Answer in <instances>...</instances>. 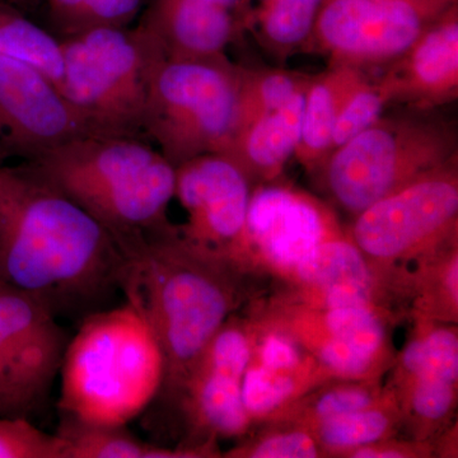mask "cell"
<instances>
[{
	"label": "cell",
	"mask_w": 458,
	"mask_h": 458,
	"mask_svg": "<svg viewBox=\"0 0 458 458\" xmlns=\"http://www.w3.org/2000/svg\"><path fill=\"white\" fill-rule=\"evenodd\" d=\"M126 267L106 229L31 165L0 161V285L83 319L123 293Z\"/></svg>",
	"instance_id": "obj_1"
},
{
	"label": "cell",
	"mask_w": 458,
	"mask_h": 458,
	"mask_svg": "<svg viewBox=\"0 0 458 458\" xmlns=\"http://www.w3.org/2000/svg\"><path fill=\"white\" fill-rule=\"evenodd\" d=\"M123 297L141 310L161 345V393L177 401L190 370L216 331L251 300L250 276L180 237L179 229L126 254Z\"/></svg>",
	"instance_id": "obj_2"
},
{
	"label": "cell",
	"mask_w": 458,
	"mask_h": 458,
	"mask_svg": "<svg viewBox=\"0 0 458 458\" xmlns=\"http://www.w3.org/2000/svg\"><path fill=\"white\" fill-rule=\"evenodd\" d=\"M116 241L123 254L172 233L176 167L140 137L84 135L26 162Z\"/></svg>",
	"instance_id": "obj_3"
},
{
	"label": "cell",
	"mask_w": 458,
	"mask_h": 458,
	"mask_svg": "<svg viewBox=\"0 0 458 458\" xmlns=\"http://www.w3.org/2000/svg\"><path fill=\"white\" fill-rule=\"evenodd\" d=\"M59 409L65 420L125 427L161 393L165 360L140 304L90 313L69 339L60 369Z\"/></svg>",
	"instance_id": "obj_4"
},
{
	"label": "cell",
	"mask_w": 458,
	"mask_h": 458,
	"mask_svg": "<svg viewBox=\"0 0 458 458\" xmlns=\"http://www.w3.org/2000/svg\"><path fill=\"white\" fill-rule=\"evenodd\" d=\"M241 71L225 55L171 57L157 49L143 134L174 167L227 152L236 128Z\"/></svg>",
	"instance_id": "obj_5"
},
{
	"label": "cell",
	"mask_w": 458,
	"mask_h": 458,
	"mask_svg": "<svg viewBox=\"0 0 458 458\" xmlns=\"http://www.w3.org/2000/svg\"><path fill=\"white\" fill-rule=\"evenodd\" d=\"M458 159L454 125L426 114L382 116L337 148L316 172L352 218L412 181Z\"/></svg>",
	"instance_id": "obj_6"
},
{
	"label": "cell",
	"mask_w": 458,
	"mask_h": 458,
	"mask_svg": "<svg viewBox=\"0 0 458 458\" xmlns=\"http://www.w3.org/2000/svg\"><path fill=\"white\" fill-rule=\"evenodd\" d=\"M59 89L96 135L143 134L157 54L140 29H92L62 40Z\"/></svg>",
	"instance_id": "obj_7"
},
{
	"label": "cell",
	"mask_w": 458,
	"mask_h": 458,
	"mask_svg": "<svg viewBox=\"0 0 458 458\" xmlns=\"http://www.w3.org/2000/svg\"><path fill=\"white\" fill-rule=\"evenodd\" d=\"M247 316L291 334L333 379L382 381L393 367L396 312L378 304H316L282 292L251 298Z\"/></svg>",
	"instance_id": "obj_8"
},
{
	"label": "cell",
	"mask_w": 458,
	"mask_h": 458,
	"mask_svg": "<svg viewBox=\"0 0 458 458\" xmlns=\"http://www.w3.org/2000/svg\"><path fill=\"white\" fill-rule=\"evenodd\" d=\"M348 233L385 271L458 237V159L370 205L354 216Z\"/></svg>",
	"instance_id": "obj_9"
},
{
	"label": "cell",
	"mask_w": 458,
	"mask_h": 458,
	"mask_svg": "<svg viewBox=\"0 0 458 458\" xmlns=\"http://www.w3.org/2000/svg\"><path fill=\"white\" fill-rule=\"evenodd\" d=\"M458 0H322L303 53L330 65L393 63Z\"/></svg>",
	"instance_id": "obj_10"
},
{
	"label": "cell",
	"mask_w": 458,
	"mask_h": 458,
	"mask_svg": "<svg viewBox=\"0 0 458 458\" xmlns=\"http://www.w3.org/2000/svg\"><path fill=\"white\" fill-rule=\"evenodd\" d=\"M344 231L318 199L292 186L261 183L252 189L245 225L225 260L250 278L267 274L280 280L316 246Z\"/></svg>",
	"instance_id": "obj_11"
},
{
	"label": "cell",
	"mask_w": 458,
	"mask_h": 458,
	"mask_svg": "<svg viewBox=\"0 0 458 458\" xmlns=\"http://www.w3.org/2000/svg\"><path fill=\"white\" fill-rule=\"evenodd\" d=\"M69 336L49 307L0 285V415L29 418L47 403Z\"/></svg>",
	"instance_id": "obj_12"
},
{
	"label": "cell",
	"mask_w": 458,
	"mask_h": 458,
	"mask_svg": "<svg viewBox=\"0 0 458 458\" xmlns=\"http://www.w3.org/2000/svg\"><path fill=\"white\" fill-rule=\"evenodd\" d=\"M251 349L249 319L236 313L205 346L176 401L191 428L192 442L241 438L254 427L242 396Z\"/></svg>",
	"instance_id": "obj_13"
},
{
	"label": "cell",
	"mask_w": 458,
	"mask_h": 458,
	"mask_svg": "<svg viewBox=\"0 0 458 458\" xmlns=\"http://www.w3.org/2000/svg\"><path fill=\"white\" fill-rule=\"evenodd\" d=\"M84 135L96 134L53 81L31 65L0 57V161L32 162Z\"/></svg>",
	"instance_id": "obj_14"
},
{
	"label": "cell",
	"mask_w": 458,
	"mask_h": 458,
	"mask_svg": "<svg viewBox=\"0 0 458 458\" xmlns=\"http://www.w3.org/2000/svg\"><path fill=\"white\" fill-rule=\"evenodd\" d=\"M251 181L229 157L199 156L176 167L174 198L186 213L180 237L225 259L245 225Z\"/></svg>",
	"instance_id": "obj_15"
},
{
	"label": "cell",
	"mask_w": 458,
	"mask_h": 458,
	"mask_svg": "<svg viewBox=\"0 0 458 458\" xmlns=\"http://www.w3.org/2000/svg\"><path fill=\"white\" fill-rule=\"evenodd\" d=\"M387 105L432 110L458 98V3L427 30L377 82Z\"/></svg>",
	"instance_id": "obj_16"
},
{
	"label": "cell",
	"mask_w": 458,
	"mask_h": 458,
	"mask_svg": "<svg viewBox=\"0 0 458 458\" xmlns=\"http://www.w3.org/2000/svg\"><path fill=\"white\" fill-rule=\"evenodd\" d=\"M138 29L162 55L216 57L225 55L245 26L210 0H152Z\"/></svg>",
	"instance_id": "obj_17"
},
{
	"label": "cell",
	"mask_w": 458,
	"mask_h": 458,
	"mask_svg": "<svg viewBox=\"0 0 458 458\" xmlns=\"http://www.w3.org/2000/svg\"><path fill=\"white\" fill-rule=\"evenodd\" d=\"M306 89L298 92L279 110L246 123L232 137L225 156L245 172L252 185L276 182L289 159L294 157L302 126Z\"/></svg>",
	"instance_id": "obj_18"
},
{
	"label": "cell",
	"mask_w": 458,
	"mask_h": 458,
	"mask_svg": "<svg viewBox=\"0 0 458 458\" xmlns=\"http://www.w3.org/2000/svg\"><path fill=\"white\" fill-rule=\"evenodd\" d=\"M366 78L361 68L330 65L311 75L306 93L300 141L294 157L310 174H316L331 152V135L337 114L349 95Z\"/></svg>",
	"instance_id": "obj_19"
},
{
	"label": "cell",
	"mask_w": 458,
	"mask_h": 458,
	"mask_svg": "<svg viewBox=\"0 0 458 458\" xmlns=\"http://www.w3.org/2000/svg\"><path fill=\"white\" fill-rule=\"evenodd\" d=\"M400 301L411 319L457 324L458 237L401 267Z\"/></svg>",
	"instance_id": "obj_20"
},
{
	"label": "cell",
	"mask_w": 458,
	"mask_h": 458,
	"mask_svg": "<svg viewBox=\"0 0 458 458\" xmlns=\"http://www.w3.org/2000/svg\"><path fill=\"white\" fill-rule=\"evenodd\" d=\"M57 434L65 443L64 458H216L218 441L162 447L137 438L125 427L90 426L63 419Z\"/></svg>",
	"instance_id": "obj_21"
},
{
	"label": "cell",
	"mask_w": 458,
	"mask_h": 458,
	"mask_svg": "<svg viewBox=\"0 0 458 458\" xmlns=\"http://www.w3.org/2000/svg\"><path fill=\"white\" fill-rule=\"evenodd\" d=\"M386 387L393 391L399 406L401 437L430 441L454 421L458 382L438 377H390Z\"/></svg>",
	"instance_id": "obj_22"
},
{
	"label": "cell",
	"mask_w": 458,
	"mask_h": 458,
	"mask_svg": "<svg viewBox=\"0 0 458 458\" xmlns=\"http://www.w3.org/2000/svg\"><path fill=\"white\" fill-rule=\"evenodd\" d=\"M310 432L318 442L325 457L344 458L355 448L400 436L399 406L388 388V394L378 403L321 421Z\"/></svg>",
	"instance_id": "obj_23"
},
{
	"label": "cell",
	"mask_w": 458,
	"mask_h": 458,
	"mask_svg": "<svg viewBox=\"0 0 458 458\" xmlns=\"http://www.w3.org/2000/svg\"><path fill=\"white\" fill-rule=\"evenodd\" d=\"M387 394L382 381L330 379L262 423L293 424L310 430L321 421L373 405Z\"/></svg>",
	"instance_id": "obj_24"
},
{
	"label": "cell",
	"mask_w": 458,
	"mask_h": 458,
	"mask_svg": "<svg viewBox=\"0 0 458 458\" xmlns=\"http://www.w3.org/2000/svg\"><path fill=\"white\" fill-rule=\"evenodd\" d=\"M408 342L394 354L390 377H438L458 382L457 324L412 318Z\"/></svg>",
	"instance_id": "obj_25"
},
{
	"label": "cell",
	"mask_w": 458,
	"mask_h": 458,
	"mask_svg": "<svg viewBox=\"0 0 458 458\" xmlns=\"http://www.w3.org/2000/svg\"><path fill=\"white\" fill-rule=\"evenodd\" d=\"M322 0H250L247 30L271 55L286 59L303 49Z\"/></svg>",
	"instance_id": "obj_26"
},
{
	"label": "cell",
	"mask_w": 458,
	"mask_h": 458,
	"mask_svg": "<svg viewBox=\"0 0 458 458\" xmlns=\"http://www.w3.org/2000/svg\"><path fill=\"white\" fill-rule=\"evenodd\" d=\"M0 57L33 66L59 89L62 41L29 20L22 9L3 2H0Z\"/></svg>",
	"instance_id": "obj_27"
},
{
	"label": "cell",
	"mask_w": 458,
	"mask_h": 458,
	"mask_svg": "<svg viewBox=\"0 0 458 458\" xmlns=\"http://www.w3.org/2000/svg\"><path fill=\"white\" fill-rule=\"evenodd\" d=\"M310 80L311 75L284 69L242 68L234 132L252 120L284 106L307 89Z\"/></svg>",
	"instance_id": "obj_28"
},
{
	"label": "cell",
	"mask_w": 458,
	"mask_h": 458,
	"mask_svg": "<svg viewBox=\"0 0 458 458\" xmlns=\"http://www.w3.org/2000/svg\"><path fill=\"white\" fill-rule=\"evenodd\" d=\"M261 429L241 437L225 451L227 458H319L325 457L313 434L303 427L284 423H261Z\"/></svg>",
	"instance_id": "obj_29"
},
{
	"label": "cell",
	"mask_w": 458,
	"mask_h": 458,
	"mask_svg": "<svg viewBox=\"0 0 458 458\" xmlns=\"http://www.w3.org/2000/svg\"><path fill=\"white\" fill-rule=\"evenodd\" d=\"M387 106L377 83L364 78L340 108L331 135L330 155L381 119Z\"/></svg>",
	"instance_id": "obj_30"
},
{
	"label": "cell",
	"mask_w": 458,
	"mask_h": 458,
	"mask_svg": "<svg viewBox=\"0 0 458 458\" xmlns=\"http://www.w3.org/2000/svg\"><path fill=\"white\" fill-rule=\"evenodd\" d=\"M59 434L42 432L29 418L0 415V458H64Z\"/></svg>",
	"instance_id": "obj_31"
},
{
	"label": "cell",
	"mask_w": 458,
	"mask_h": 458,
	"mask_svg": "<svg viewBox=\"0 0 458 458\" xmlns=\"http://www.w3.org/2000/svg\"><path fill=\"white\" fill-rule=\"evenodd\" d=\"M143 0H87L65 30V36L92 29H126Z\"/></svg>",
	"instance_id": "obj_32"
},
{
	"label": "cell",
	"mask_w": 458,
	"mask_h": 458,
	"mask_svg": "<svg viewBox=\"0 0 458 458\" xmlns=\"http://www.w3.org/2000/svg\"><path fill=\"white\" fill-rule=\"evenodd\" d=\"M434 448L430 441H417L396 436L355 448L344 458H432Z\"/></svg>",
	"instance_id": "obj_33"
},
{
	"label": "cell",
	"mask_w": 458,
	"mask_h": 458,
	"mask_svg": "<svg viewBox=\"0 0 458 458\" xmlns=\"http://www.w3.org/2000/svg\"><path fill=\"white\" fill-rule=\"evenodd\" d=\"M434 457L457 458L458 457V430L457 421H452L441 433L432 438Z\"/></svg>",
	"instance_id": "obj_34"
},
{
	"label": "cell",
	"mask_w": 458,
	"mask_h": 458,
	"mask_svg": "<svg viewBox=\"0 0 458 458\" xmlns=\"http://www.w3.org/2000/svg\"><path fill=\"white\" fill-rule=\"evenodd\" d=\"M47 2L56 25L65 32L75 14L80 12L87 0H47Z\"/></svg>",
	"instance_id": "obj_35"
},
{
	"label": "cell",
	"mask_w": 458,
	"mask_h": 458,
	"mask_svg": "<svg viewBox=\"0 0 458 458\" xmlns=\"http://www.w3.org/2000/svg\"><path fill=\"white\" fill-rule=\"evenodd\" d=\"M3 3H8V4L14 5V7L22 9V11H30L38 7L40 0H0Z\"/></svg>",
	"instance_id": "obj_36"
}]
</instances>
